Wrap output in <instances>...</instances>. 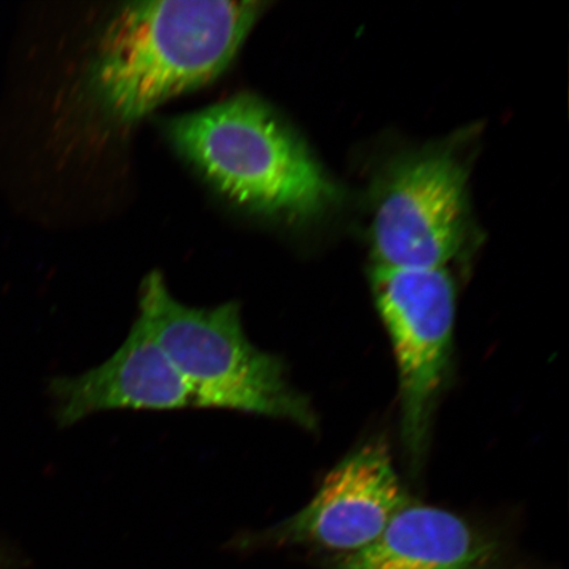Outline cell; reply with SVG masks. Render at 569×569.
<instances>
[{
  "mask_svg": "<svg viewBox=\"0 0 569 569\" xmlns=\"http://www.w3.org/2000/svg\"><path fill=\"white\" fill-rule=\"evenodd\" d=\"M266 3H126L99 39L90 87L107 116L131 124L230 66Z\"/></svg>",
  "mask_w": 569,
  "mask_h": 569,
  "instance_id": "6da1fadb",
  "label": "cell"
},
{
  "mask_svg": "<svg viewBox=\"0 0 569 569\" xmlns=\"http://www.w3.org/2000/svg\"><path fill=\"white\" fill-rule=\"evenodd\" d=\"M168 139L213 188L262 216L308 220L337 201V189L274 111L258 97L168 120Z\"/></svg>",
  "mask_w": 569,
  "mask_h": 569,
  "instance_id": "7a4b0ae2",
  "label": "cell"
},
{
  "mask_svg": "<svg viewBox=\"0 0 569 569\" xmlns=\"http://www.w3.org/2000/svg\"><path fill=\"white\" fill-rule=\"evenodd\" d=\"M139 316L194 391L199 408L283 419L316 429V412L291 386L283 360L248 338L239 302L217 308L184 305L154 270L141 282Z\"/></svg>",
  "mask_w": 569,
  "mask_h": 569,
  "instance_id": "3957f363",
  "label": "cell"
},
{
  "mask_svg": "<svg viewBox=\"0 0 569 569\" xmlns=\"http://www.w3.org/2000/svg\"><path fill=\"white\" fill-rule=\"evenodd\" d=\"M376 308L389 333L400 382L401 436L410 459L421 461L431 419L450 368L457 293L446 268L375 266Z\"/></svg>",
  "mask_w": 569,
  "mask_h": 569,
  "instance_id": "277c9868",
  "label": "cell"
},
{
  "mask_svg": "<svg viewBox=\"0 0 569 569\" xmlns=\"http://www.w3.org/2000/svg\"><path fill=\"white\" fill-rule=\"evenodd\" d=\"M467 170L450 151L427 149L397 161L373 199L375 266L445 268L466 244Z\"/></svg>",
  "mask_w": 569,
  "mask_h": 569,
  "instance_id": "5b68a950",
  "label": "cell"
},
{
  "mask_svg": "<svg viewBox=\"0 0 569 569\" xmlns=\"http://www.w3.org/2000/svg\"><path fill=\"white\" fill-rule=\"evenodd\" d=\"M411 502L387 443H367L327 473L298 513L266 531L239 538L241 549L306 546L333 555L365 549Z\"/></svg>",
  "mask_w": 569,
  "mask_h": 569,
  "instance_id": "8992f818",
  "label": "cell"
},
{
  "mask_svg": "<svg viewBox=\"0 0 569 569\" xmlns=\"http://www.w3.org/2000/svg\"><path fill=\"white\" fill-rule=\"evenodd\" d=\"M49 391L61 427L101 411L199 408L194 391L140 316L124 343L103 365L82 375L56 377Z\"/></svg>",
  "mask_w": 569,
  "mask_h": 569,
  "instance_id": "52a82bcc",
  "label": "cell"
},
{
  "mask_svg": "<svg viewBox=\"0 0 569 569\" xmlns=\"http://www.w3.org/2000/svg\"><path fill=\"white\" fill-rule=\"evenodd\" d=\"M498 540L451 511L409 502L371 545L333 555L330 569H492Z\"/></svg>",
  "mask_w": 569,
  "mask_h": 569,
  "instance_id": "ba28073f",
  "label": "cell"
},
{
  "mask_svg": "<svg viewBox=\"0 0 569 569\" xmlns=\"http://www.w3.org/2000/svg\"><path fill=\"white\" fill-rule=\"evenodd\" d=\"M0 569H11L9 558H6L2 552H0Z\"/></svg>",
  "mask_w": 569,
  "mask_h": 569,
  "instance_id": "9c48e42d",
  "label": "cell"
}]
</instances>
